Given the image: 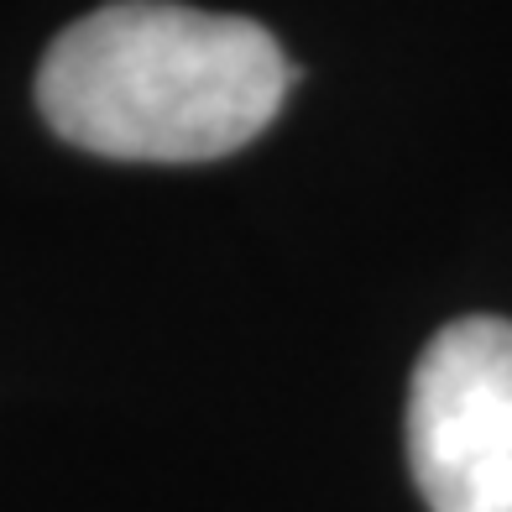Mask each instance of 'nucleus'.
<instances>
[{
	"label": "nucleus",
	"mask_w": 512,
	"mask_h": 512,
	"mask_svg": "<svg viewBox=\"0 0 512 512\" xmlns=\"http://www.w3.org/2000/svg\"><path fill=\"white\" fill-rule=\"evenodd\" d=\"M408 460L429 512H512V324L455 319L408 392Z\"/></svg>",
	"instance_id": "f03ea898"
},
{
	"label": "nucleus",
	"mask_w": 512,
	"mask_h": 512,
	"mask_svg": "<svg viewBox=\"0 0 512 512\" xmlns=\"http://www.w3.org/2000/svg\"><path fill=\"white\" fill-rule=\"evenodd\" d=\"M293 68L267 27L168 0H121L74 21L42 58L37 105L84 152L209 162L272 126Z\"/></svg>",
	"instance_id": "f257e3e1"
}]
</instances>
